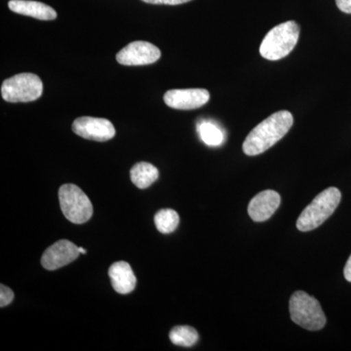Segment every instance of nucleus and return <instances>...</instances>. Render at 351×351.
I'll list each match as a JSON object with an SVG mask.
<instances>
[{
	"instance_id": "obj_1",
	"label": "nucleus",
	"mask_w": 351,
	"mask_h": 351,
	"mask_svg": "<svg viewBox=\"0 0 351 351\" xmlns=\"http://www.w3.org/2000/svg\"><path fill=\"white\" fill-rule=\"evenodd\" d=\"M294 124V117L288 110H280L258 124L245 138L242 149L248 156H256L274 147L285 137Z\"/></svg>"
},
{
	"instance_id": "obj_2",
	"label": "nucleus",
	"mask_w": 351,
	"mask_h": 351,
	"mask_svg": "<svg viewBox=\"0 0 351 351\" xmlns=\"http://www.w3.org/2000/svg\"><path fill=\"white\" fill-rule=\"evenodd\" d=\"M300 32V25L295 21L276 25L263 39L260 54L269 61H278L287 57L297 45Z\"/></svg>"
},
{
	"instance_id": "obj_3",
	"label": "nucleus",
	"mask_w": 351,
	"mask_h": 351,
	"mask_svg": "<svg viewBox=\"0 0 351 351\" xmlns=\"http://www.w3.org/2000/svg\"><path fill=\"white\" fill-rule=\"evenodd\" d=\"M341 199V193L339 189L332 186L323 191L300 215L297 221L298 230L306 232L317 228L336 211Z\"/></svg>"
},
{
	"instance_id": "obj_4",
	"label": "nucleus",
	"mask_w": 351,
	"mask_h": 351,
	"mask_svg": "<svg viewBox=\"0 0 351 351\" xmlns=\"http://www.w3.org/2000/svg\"><path fill=\"white\" fill-rule=\"evenodd\" d=\"M291 319L309 331H318L326 325V316L319 302L304 291H297L289 302Z\"/></svg>"
},
{
	"instance_id": "obj_5",
	"label": "nucleus",
	"mask_w": 351,
	"mask_h": 351,
	"mask_svg": "<svg viewBox=\"0 0 351 351\" xmlns=\"http://www.w3.org/2000/svg\"><path fill=\"white\" fill-rule=\"evenodd\" d=\"M43 83L39 76L24 73L4 80L1 96L8 103H29L43 96Z\"/></svg>"
},
{
	"instance_id": "obj_6",
	"label": "nucleus",
	"mask_w": 351,
	"mask_h": 351,
	"mask_svg": "<svg viewBox=\"0 0 351 351\" xmlns=\"http://www.w3.org/2000/svg\"><path fill=\"white\" fill-rule=\"evenodd\" d=\"M59 201L64 216L71 223L82 225L92 218L93 205L75 184H63L59 189Z\"/></svg>"
},
{
	"instance_id": "obj_7",
	"label": "nucleus",
	"mask_w": 351,
	"mask_h": 351,
	"mask_svg": "<svg viewBox=\"0 0 351 351\" xmlns=\"http://www.w3.org/2000/svg\"><path fill=\"white\" fill-rule=\"evenodd\" d=\"M161 51L147 41H133L117 53V61L123 66H147L156 63Z\"/></svg>"
},
{
	"instance_id": "obj_8",
	"label": "nucleus",
	"mask_w": 351,
	"mask_h": 351,
	"mask_svg": "<svg viewBox=\"0 0 351 351\" xmlns=\"http://www.w3.org/2000/svg\"><path fill=\"white\" fill-rule=\"evenodd\" d=\"M73 131L80 137L96 142L112 140L117 133L110 120L90 117L76 119L73 123Z\"/></svg>"
},
{
	"instance_id": "obj_9",
	"label": "nucleus",
	"mask_w": 351,
	"mask_h": 351,
	"mask_svg": "<svg viewBox=\"0 0 351 351\" xmlns=\"http://www.w3.org/2000/svg\"><path fill=\"white\" fill-rule=\"evenodd\" d=\"M163 100L168 107L175 110H196L206 105L210 100V93L201 88L169 90L164 94Z\"/></svg>"
},
{
	"instance_id": "obj_10",
	"label": "nucleus",
	"mask_w": 351,
	"mask_h": 351,
	"mask_svg": "<svg viewBox=\"0 0 351 351\" xmlns=\"http://www.w3.org/2000/svg\"><path fill=\"white\" fill-rule=\"evenodd\" d=\"M80 255V247L69 240H59L44 252L41 265L47 270L59 269L73 263Z\"/></svg>"
},
{
	"instance_id": "obj_11",
	"label": "nucleus",
	"mask_w": 351,
	"mask_h": 351,
	"mask_svg": "<svg viewBox=\"0 0 351 351\" xmlns=\"http://www.w3.org/2000/svg\"><path fill=\"white\" fill-rule=\"evenodd\" d=\"M280 195L276 191L267 189L261 191L249 203V216L254 221H267L272 216L278 207L280 206Z\"/></svg>"
},
{
	"instance_id": "obj_12",
	"label": "nucleus",
	"mask_w": 351,
	"mask_h": 351,
	"mask_svg": "<svg viewBox=\"0 0 351 351\" xmlns=\"http://www.w3.org/2000/svg\"><path fill=\"white\" fill-rule=\"evenodd\" d=\"M108 276L113 289L119 294L126 295L133 292L137 285V277L128 263L120 261L112 263L108 269Z\"/></svg>"
},
{
	"instance_id": "obj_13",
	"label": "nucleus",
	"mask_w": 351,
	"mask_h": 351,
	"mask_svg": "<svg viewBox=\"0 0 351 351\" xmlns=\"http://www.w3.org/2000/svg\"><path fill=\"white\" fill-rule=\"evenodd\" d=\"M8 7L12 12L41 21H53L56 19L58 16L56 11L52 7L43 2L32 1V0H10L8 2Z\"/></svg>"
},
{
	"instance_id": "obj_14",
	"label": "nucleus",
	"mask_w": 351,
	"mask_h": 351,
	"mask_svg": "<svg viewBox=\"0 0 351 351\" xmlns=\"http://www.w3.org/2000/svg\"><path fill=\"white\" fill-rule=\"evenodd\" d=\"M131 181L137 188H149L159 178V171L156 166L147 162H138L132 167Z\"/></svg>"
},
{
	"instance_id": "obj_15",
	"label": "nucleus",
	"mask_w": 351,
	"mask_h": 351,
	"mask_svg": "<svg viewBox=\"0 0 351 351\" xmlns=\"http://www.w3.org/2000/svg\"><path fill=\"white\" fill-rule=\"evenodd\" d=\"M171 341L176 346L191 348L195 346L199 339L195 328L191 326H176L169 334Z\"/></svg>"
},
{
	"instance_id": "obj_16",
	"label": "nucleus",
	"mask_w": 351,
	"mask_h": 351,
	"mask_svg": "<svg viewBox=\"0 0 351 351\" xmlns=\"http://www.w3.org/2000/svg\"><path fill=\"white\" fill-rule=\"evenodd\" d=\"M179 223V214L173 209L160 210L154 216V223L157 230L164 234L175 232Z\"/></svg>"
},
{
	"instance_id": "obj_17",
	"label": "nucleus",
	"mask_w": 351,
	"mask_h": 351,
	"mask_svg": "<svg viewBox=\"0 0 351 351\" xmlns=\"http://www.w3.org/2000/svg\"><path fill=\"white\" fill-rule=\"evenodd\" d=\"M201 140L210 147H219L225 141V134L211 122L204 121L198 125Z\"/></svg>"
},
{
	"instance_id": "obj_18",
	"label": "nucleus",
	"mask_w": 351,
	"mask_h": 351,
	"mask_svg": "<svg viewBox=\"0 0 351 351\" xmlns=\"http://www.w3.org/2000/svg\"><path fill=\"white\" fill-rule=\"evenodd\" d=\"M14 300V293L10 288L1 284L0 286V306H9Z\"/></svg>"
},
{
	"instance_id": "obj_19",
	"label": "nucleus",
	"mask_w": 351,
	"mask_h": 351,
	"mask_svg": "<svg viewBox=\"0 0 351 351\" xmlns=\"http://www.w3.org/2000/svg\"><path fill=\"white\" fill-rule=\"evenodd\" d=\"M145 3L156 4V5H180V4L188 3L191 0H142Z\"/></svg>"
},
{
	"instance_id": "obj_20",
	"label": "nucleus",
	"mask_w": 351,
	"mask_h": 351,
	"mask_svg": "<svg viewBox=\"0 0 351 351\" xmlns=\"http://www.w3.org/2000/svg\"><path fill=\"white\" fill-rule=\"evenodd\" d=\"M336 4L341 12L351 14V0H336Z\"/></svg>"
},
{
	"instance_id": "obj_21",
	"label": "nucleus",
	"mask_w": 351,
	"mask_h": 351,
	"mask_svg": "<svg viewBox=\"0 0 351 351\" xmlns=\"http://www.w3.org/2000/svg\"><path fill=\"white\" fill-rule=\"evenodd\" d=\"M343 274H345L346 280H348V282H351V255L350 257L348 258V262H346Z\"/></svg>"
},
{
	"instance_id": "obj_22",
	"label": "nucleus",
	"mask_w": 351,
	"mask_h": 351,
	"mask_svg": "<svg viewBox=\"0 0 351 351\" xmlns=\"http://www.w3.org/2000/svg\"><path fill=\"white\" fill-rule=\"evenodd\" d=\"M80 254H86V250H85V249L82 248V247H80Z\"/></svg>"
}]
</instances>
